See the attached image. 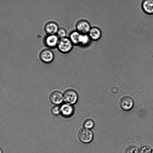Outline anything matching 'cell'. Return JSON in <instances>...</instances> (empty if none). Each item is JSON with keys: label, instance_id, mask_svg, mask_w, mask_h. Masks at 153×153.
Segmentation results:
<instances>
[{"label": "cell", "instance_id": "2e32d148", "mask_svg": "<svg viewBox=\"0 0 153 153\" xmlns=\"http://www.w3.org/2000/svg\"><path fill=\"white\" fill-rule=\"evenodd\" d=\"M59 38L66 36L67 32L66 30L63 27H59L56 34Z\"/></svg>", "mask_w": 153, "mask_h": 153}, {"label": "cell", "instance_id": "6da1fadb", "mask_svg": "<svg viewBox=\"0 0 153 153\" xmlns=\"http://www.w3.org/2000/svg\"><path fill=\"white\" fill-rule=\"evenodd\" d=\"M74 46L69 37H65L59 39L57 48L60 53L66 54L72 50Z\"/></svg>", "mask_w": 153, "mask_h": 153}, {"label": "cell", "instance_id": "d6986e66", "mask_svg": "<svg viewBox=\"0 0 153 153\" xmlns=\"http://www.w3.org/2000/svg\"><path fill=\"white\" fill-rule=\"evenodd\" d=\"M51 112L54 115H58L61 112L60 107L57 105H54L51 108Z\"/></svg>", "mask_w": 153, "mask_h": 153}, {"label": "cell", "instance_id": "ac0fdd59", "mask_svg": "<svg viewBox=\"0 0 153 153\" xmlns=\"http://www.w3.org/2000/svg\"><path fill=\"white\" fill-rule=\"evenodd\" d=\"M151 148L147 145L142 146L139 149V153H151Z\"/></svg>", "mask_w": 153, "mask_h": 153}, {"label": "cell", "instance_id": "ffe728a7", "mask_svg": "<svg viewBox=\"0 0 153 153\" xmlns=\"http://www.w3.org/2000/svg\"><path fill=\"white\" fill-rule=\"evenodd\" d=\"M151 153H153V149L151 152Z\"/></svg>", "mask_w": 153, "mask_h": 153}, {"label": "cell", "instance_id": "8992f818", "mask_svg": "<svg viewBox=\"0 0 153 153\" xmlns=\"http://www.w3.org/2000/svg\"><path fill=\"white\" fill-rule=\"evenodd\" d=\"M39 57L43 63H49L53 60L54 55L53 51L50 49L48 48L43 49L40 52Z\"/></svg>", "mask_w": 153, "mask_h": 153}, {"label": "cell", "instance_id": "8fae6325", "mask_svg": "<svg viewBox=\"0 0 153 153\" xmlns=\"http://www.w3.org/2000/svg\"><path fill=\"white\" fill-rule=\"evenodd\" d=\"M82 34L76 30L70 33L69 38L74 46H80Z\"/></svg>", "mask_w": 153, "mask_h": 153}, {"label": "cell", "instance_id": "7c38bea8", "mask_svg": "<svg viewBox=\"0 0 153 153\" xmlns=\"http://www.w3.org/2000/svg\"><path fill=\"white\" fill-rule=\"evenodd\" d=\"M143 12L148 15H153V0H144L141 4Z\"/></svg>", "mask_w": 153, "mask_h": 153}, {"label": "cell", "instance_id": "52a82bcc", "mask_svg": "<svg viewBox=\"0 0 153 153\" xmlns=\"http://www.w3.org/2000/svg\"><path fill=\"white\" fill-rule=\"evenodd\" d=\"M119 105L120 108L125 111H128L131 109L134 105L132 98L129 96H125L120 99Z\"/></svg>", "mask_w": 153, "mask_h": 153}, {"label": "cell", "instance_id": "277c9868", "mask_svg": "<svg viewBox=\"0 0 153 153\" xmlns=\"http://www.w3.org/2000/svg\"><path fill=\"white\" fill-rule=\"evenodd\" d=\"M91 27L90 23L84 19L78 20L75 25L76 30L82 34H88Z\"/></svg>", "mask_w": 153, "mask_h": 153}, {"label": "cell", "instance_id": "5b68a950", "mask_svg": "<svg viewBox=\"0 0 153 153\" xmlns=\"http://www.w3.org/2000/svg\"><path fill=\"white\" fill-rule=\"evenodd\" d=\"M63 99L68 104L72 105L77 101L78 96L76 92L74 90L69 89L66 90L63 94Z\"/></svg>", "mask_w": 153, "mask_h": 153}, {"label": "cell", "instance_id": "4fadbf2b", "mask_svg": "<svg viewBox=\"0 0 153 153\" xmlns=\"http://www.w3.org/2000/svg\"><path fill=\"white\" fill-rule=\"evenodd\" d=\"M60 111L63 116L68 117L73 114L74 109L73 106L71 104H63L60 107Z\"/></svg>", "mask_w": 153, "mask_h": 153}, {"label": "cell", "instance_id": "7a4b0ae2", "mask_svg": "<svg viewBox=\"0 0 153 153\" xmlns=\"http://www.w3.org/2000/svg\"><path fill=\"white\" fill-rule=\"evenodd\" d=\"M78 137L79 140L82 143H88L92 140L93 134L90 129L83 128L79 131L78 134Z\"/></svg>", "mask_w": 153, "mask_h": 153}, {"label": "cell", "instance_id": "5bb4252c", "mask_svg": "<svg viewBox=\"0 0 153 153\" xmlns=\"http://www.w3.org/2000/svg\"><path fill=\"white\" fill-rule=\"evenodd\" d=\"M91 41L88 34H82L80 46H87L90 44Z\"/></svg>", "mask_w": 153, "mask_h": 153}, {"label": "cell", "instance_id": "9c48e42d", "mask_svg": "<svg viewBox=\"0 0 153 153\" xmlns=\"http://www.w3.org/2000/svg\"><path fill=\"white\" fill-rule=\"evenodd\" d=\"M59 27L56 22L50 21L45 24L44 29L47 34H56Z\"/></svg>", "mask_w": 153, "mask_h": 153}, {"label": "cell", "instance_id": "ba28073f", "mask_svg": "<svg viewBox=\"0 0 153 153\" xmlns=\"http://www.w3.org/2000/svg\"><path fill=\"white\" fill-rule=\"evenodd\" d=\"M88 35L92 41H97L99 40L102 36L101 30L96 26L91 27Z\"/></svg>", "mask_w": 153, "mask_h": 153}, {"label": "cell", "instance_id": "3957f363", "mask_svg": "<svg viewBox=\"0 0 153 153\" xmlns=\"http://www.w3.org/2000/svg\"><path fill=\"white\" fill-rule=\"evenodd\" d=\"M59 39L56 34H47L44 38L43 43L48 48L54 49L57 47Z\"/></svg>", "mask_w": 153, "mask_h": 153}, {"label": "cell", "instance_id": "e0dca14e", "mask_svg": "<svg viewBox=\"0 0 153 153\" xmlns=\"http://www.w3.org/2000/svg\"><path fill=\"white\" fill-rule=\"evenodd\" d=\"M94 123L93 121L90 119L86 120L84 123V127L88 129L92 128L94 127Z\"/></svg>", "mask_w": 153, "mask_h": 153}, {"label": "cell", "instance_id": "9a60e30c", "mask_svg": "<svg viewBox=\"0 0 153 153\" xmlns=\"http://www.w3.org/2000/svg\"><path fill=\"white\" fill-rule=\"evenodd\" d=\"M124 153H138L137 148L134 145L129 146L125 149Z\"/></svg>", "mask_w": 153, "mask_h": 153}, {"label": "cell", "instance_id": "30bf717a", "mask_svg": "<svg viewBox=\"0 0 153 153\" xmlns=\"http://www.w3.org/2000/svg\"><path fill=\"white\" fill-rule=\"evenodd\" d=\"M63 98L62 94L57 91L51 92L49 96V99L51 102L56 105L61 103L63 101Z\"/></svg>", "mask_w": 153, "mask_h": 153}]
</instances>
